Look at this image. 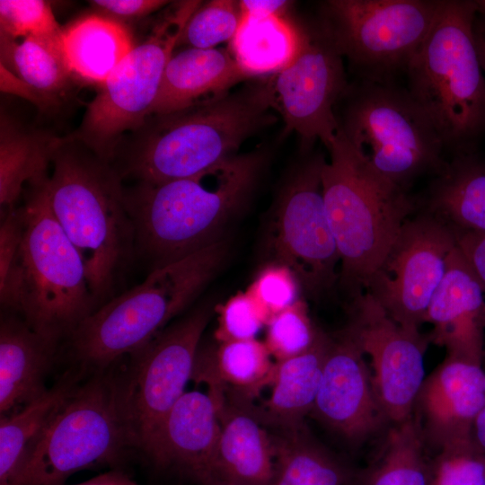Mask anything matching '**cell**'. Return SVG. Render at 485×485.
Masks as SVG:
<instances>
[{"label":"cell","instance_id":"1","mask_svg":"<svg viewBox=\"0 0 485 485\" xmlns=\"http://www.w3.org/2000/svg\"><path fill=\"white\" fill-rule=\"evenodd\" d=\"M264 164L260 151L237 154L195 177L124 189L136 248L154 269L224 240Z\"/></svg>","mask_w":485,"mask_h":485},{"label":"cell","instance_id":"2","mask_svg":"<svg viewBox=\"0 0 485 485\" xmlns=\"http://www.w3.org/2000/svg\"><path fill=\"white\" fill-rule=\"evenodd\" d=\"M46 181L49 205L79 253L97 304L111 292L136 248L119 174L82 143L59 139Z\"/></svg>","mask_w":485,"mask_h":485},{"label":"cell","instance_id":"3","mask_svg":"<svg viewBox=\"0 0 485 485\" xmlns=\"http://www.w3.org/2000/svg\"><path fill=\"white\" fill-rule=\"evenodd\" d=\"M266 82L146 120L125 173L160 183L195 177L237 154L241 145L276 122Z\"/></svg>","mask_w":485,"mask_h":485},{"label":"cell","instance_id":"4","mask_svg":"<svg viewBox=\"0 0 485 485\" xmlns=\"http://www.w3.org/2000/svg\"><path fill=\"white\" fill-rule=\"evenodd\" d=\"M322 172L325 209L340 257L339 284L349 300L365 292L417 198L377 173L340 131Z\"/></svg>","mask_w":485,"mask_h":485},{"label":"cell","instance_id":"5","mask_svg":"<svg viewBox=\"0 0 485 485\" xmlns=\"http://www.w3.org/2000/svg\"><path fill=\"white\" fill-rule=\"evenodd\" d=\"M227 252L224 239L154 269L142 283L106 301L68 338L74 357L82 367L97 372L146 347L211 281Z\"/></svg>","mask_w":485,"mask_h":485},{"label":"cell","instance_id":"6","mask_svg":"<svg viewBox=\"0 0 485 485\" xmlns=\"http://www.w3.org/2000/svg\"><path fill=\"white\" fill-rule=\"evenodd\" d=\"M475 1L445 0L410 60L405 87L452 156L485 133V75L473 35Z\"/></svg>","mask_w":485,"mask_h":485},{"label":"cell","instance_id":"7","mask_svg":"<svg viewBox=\"0 0 485 485\" xmlns=\"http://www.w3.org/2000/svg\"><path fill=\"white\" fill-rule=\"evenodd\" d=\"M344 96L340 129L377 173L410 191L419 178L440 172L442 140L405 87L360 81Z\"/></svg>","mask_w":485,"mask_h":485},{"label":"cell","instance_id":"8","mask_svg":"<svg viewBox=\"0 0 485 485\" xmlns=\"http://www.w3.org/2000/svg\"><path fill=\"white\" fill-rule=\"evenodd\" d=\"M46 181L22 206V295L19 314L57 342L97 309L83 260L54 216Z\"/></svg>","mask_w":485,"mask_h":485},{"label":"cell","instance_id":"9","mask_svg":"<svg viewBox=\"0 0 485 485\" xmlns=\"http://www.w3.org/2000/svg\"><path fill=\"white\" fill-rule=\"evenodd\" d=\"M129 448L118 373L111 367L93 372L75 386L45 429L22 485H64L79 471L119 462Z\"/></svg>","mask_w":485,"mask_h":485},{"label":"cell","instance_id":"10","mask_svg":"<svg viewBox=\"0 0 485 485\" xmlns=\"http://www.w3.org/2000/svg\"><path fill=\"white\" fill-rule=\"evenodd\" d=\"M445 0H329L322 25L361 81L394 84L406 69Z\"/></svg>","mask_w":485,"mask_h":485},{"label":"cell","instance_id":"11","mask_svg":"<svg viewBox=\"0 0 485 485\" xmlns=\"http://www.w3.org/2000/svg\"><path fill=\"white\" fill-rule=\"evenodd\" d=\"M200 1L177 3L149 36L114 68L88 104L77 131L70 137L109 161L119 137L142 128L155 101L165 66L184 27Z\"/></svg>","mask_w":485,"mask_h":485},{"label":"cell","instance_id":"12","mask_svg":"<svg viewBox=\"0 0 485 485\" xmlns=\"http://www.w3.org/2000/svg\"><path fill=\"white\" fill-rule=\"evenodd\" d=\"M215 308L202 304L130 355L118 373L123 418L133 448L154 455L163 422L191 380L203 332Z\"/></svg>","mask_w":485,"mask_h":485},{"label":"cell","instance_id":"13","mask_svg":"<svg viewBox=\"0 0 485 485\" xmlns=\"http://www.w3.org/2000/svg\"><path fill=\"white\" fill-rule=\"evenodd\" d=\"M314 155L297 166L279 190L262 241L266 263L289 268L302 291L320 298L339 284L340 257L325 209L322 172Z\"/></svg>","mask_w":485,"mask_h":485},{"label":"cell","instance_id":"14","mask_svg":"<svg viewBox=\"0 0 485 485\" xmlns=\"http://www.w3.org/2000/svg\"><path fill=\"white\" fill-rule=\"evenodd\" d=\"M455 247L450 227L417 210L401 226L365 292L397 323L420 331Z\"/></svg>","mask_w":485,"mask_h":485},{"label":"cell","instance_id":"15","mask_svg":"<svg viewBox=\"0 0 485 485\" xmlns=\"http://www.w3.org/2000/svg\"><path fill=\"white\" fill-rule=\"evenodd\" d=\"M266 84L271 108L284 120V134L296 133L304 148L316 140L327 149L331 146L340 132L335 105L348 84L343 57L322 24L302 28L297 55Z\"/></svg>","mask_w":485,"mask_h":485},{"label":"cell","instance_id":"16","mask_svg":"<svg viewBox=\"0 0 485 485\" xmlns=\"http://www.w3.org/2000/svg\"><path fill=\"white\" fill-rule=\"evenodd\" d=\"M348 313L346 326L369 358L375 392L389 424L410 419L426 377L428 335L397 323L366 292L349 300Z\"/></svg>","mask_w":485,"mask_h":485},{"label":"cell","instance_id":"17","mask_svg":"<svg viewBox=\"0 0 485 485\" xmlns=\"http://www.w3.org/2000/svg\"><path fill=\"white\" fill-rule=\"evenodd\" d=\"M312 414L355 445L390 426L377 400L369 365L347 326L331 335Z\"/></svg>","mask_w":485,"mask_h":485},{"label":"cell","instance_id":"18","mask_svg":"<svg viewBox=\"0 0 485 485\" xmlns=\"http://www.w3.org/2000/svg\"><path fill=\"white\" fill-rule=\"evenodd\" d=\"M485 402L482 365L445 356L426 375L411 418L427 448L472 440L474 420Z\"/></svg>","mask_w":485,"mask_h":485},{"label":"cell","instance_id":"19","mask_svg":"<svg viewBox=\"0 0 485 485\" xmlns=\"http://www.w3.org/2000/svg\"><path fill=\"white\" fill-rule=\"evenodd\" d=\"M432 325L429 342L450 356L482 365L485 292L456 247L428 305L425 323Z\"/></svg>","mask_w":485,"mask_h":485},{"label":"cell","instance_id":"20","mask_svg":"<svg viewBox=\"0 0 485 485\" xmlns=\"http://www.w3.org/2000/svg\"><path fill=\"white\" fill-rule=\"evenodd\" d=\"M207 392L216 402L220 420L214 481L272 485L273 437L264 428L252 401L216 388L208 389Z\"/></svg>","mask_w":485,"mask_h":485},{"label":"cell","instance_id":"21","mask_svg":"<svg viewBox=\"0 0 485 485\" xmlns=\"http://www.w3.org/2000/svg\"><path fill=\"white\" fill-rule=\"evenodd\" d=\"M219 432L215 399L208 392H185L166 416L151 461L181 472L198 485H210Z\"/></svg>","mask_w":485,"mask_h":485},{"label":"cell","instance_id":"22","mask_svg":"<svg viewBox=\"0 0 485 485\" xmlns=\"http://www.w3.org/2000/svg\"><path fill=\"white\" fill-rule=\"evenodd\" d=\"M250 78L230 49L187 48L170 57L150 117L219 98Z\"/></svg>","mask_w":485,"mask_h":485},{"label":"cell","instance_id":"23","mask_svg":"<svg viewBox=\"0 0 485 485\" xmlns=\"http://www.w3.org/2000/svg\"><path fill=\"white\" fill-rule=\"evenodd\" d=\"M58 342L33 330L22 317H1L0 414L13 413L41 397Z\"/></svg>","mask_w":485,"mask_h":485},{"label":"cell","instance_id":"24","mask_svg":"<svg viewBox=\"0 0 485 485\" xmlns=\"http://www.w3.org/2000/svg\"><path fill=\"white\" fill-rule=\"evenodd\" d=\"M417 206L454 234L485 232V156L473 151L452 156Z\"/></svg>","mask_w":485,"mask_h":485},{"label":"cell","instance_id":"25","mask_svg":"<svg viewBox=\"0 0 485 485\" xmlns=\"http://www.w3.org/2000/svg\"><path fill=\"white\" fill-rule=\"evenodd\" d=\"M331 340V335L319 328L307 350L275 362L270 396L263 410L258 409L264 424L282 431L304 426V419L315 404Z\"/></svg>","mask_w":485,"mask_h":485},{"label":"cell","instance_id":"26","mask_svg":"<svg viewBox=\"0 0 485 485\" xmlns=\"http://www.w3.org/2000/svg\"><path fill=\"white\" fill-rule=\"evenodd\" d=\"M271 357L265 343L256 339L199 346L191 379L252 401L271 384Z\"/></svg>","mask_w":485,"mask_h":485},{"label":"cell","instance_id":"27","mask_svg":"<svg viewBox=\"0 0 485 485\" xmlns=\"http://www.w3.org/2000/svg\"><path fill=\"white\" fill-rule=\"evenodd\" d=\"M76 385L72 378L62 380L38 400L1 416L0 485H22L33 450Z\"/></svg>","mask_w":485,"mask_h":485},{"label":"cell","instance_id":"28","mask_svg":"<svg viewBox=\"0 0 485 485\" xmlns=\"http://www.w3.org/2000/svg\"><path fill=\"white\" fill-rule=\"evenodd\" d=\"M73 75L101 85L134 48L128 29L108 16L91 14L63 31Z\"/></svg>","mask_w":485,"mask_h":485},{"label":"cell","instance_id":"29","mask_svg":"<svg viewBox=\"0 0 485 485\" xmlns=\"http://www.w3.org/2000/svg\"><path fill=\"white\" fill-rule=\"evenodd\" d=\"M59 139L25 129L2 113L0 126L1 216L14 209L25 183L48 180Z\"/></svg>","mask_w":485,"mask_h":485},{"label":"cell","instance_id":"30","mask_svg":"<svg viewBox=\"0 0 485 485\" xmlns=\"http://www.w3.org/2000/svg\"><path fill=\"white\" fill-rule=\"evenodd\" d=\"M273 443L272 485H360L361 473L313 438L304 426L282 431Z\"/></svg>","mask_w":485,"mask_h":485},{"label":"cell","instance_id":"31","mask_svg":"<svg viewBox=\"0 0 485 485\" xmlns=\"http://www.w3.org/2000/svg\"><path fill=\"white\" fill-rule=\"evenodd\" d=\"M302 28L285 14H242L240 26L230 41V51L251 78L273 75L288 66L301 46Z\"/></svg>","mask_w":485,"mask_h":485},{"label":"cell","instance_id":"32","mask_svg":"<svg viewBox=\"0 0 485 485\" xmlns=\"http://www.w3.org/2000/svg\"><path fill=\"white\" fill-rule=\"evenodd\" d=\"M0 65L31 86L45 105L63 92L73 75L63 30L29 36L21 41L0 33Z\"/></svg>","mask_w":485,"mask_h":485},{"label":"cell","instance_id":"33","mask_svg":"<svg viewBox=\"0 0 485 485\" xmlns=\"http://www.w3.org/2000/svg\"><path fill=\"white\" fill-rule=\"evenodd\" d=\"M374 465L360 485H430L431 459L412 418L390 425Z\"/></svg>","mask_w":485,"mask_h":485},{"label":"cell","instance_id":"34","mask_svg":"<svg viewBox=\"0 0 485 485\" xmlns=\"http://www.w3.org/2000/svg\"><path fill=\"white\" fill-rule=\"evenodd\" d=\"M241 21L238 1L212 0L200 4L187 22L178 46L214 48L233 40Z\"/></svg>","mask_w":485,"mask_h":485},{"label":"cell","instance_id":"35","mask_svg":"<svg viewBox=\"0 0 485 485\" xmlns=\"http://www.w3.org/2000/svg\"><path fill=\"white\" fill-rule=\"evenodd\" d=\"M22 207L1 216L0 302L4 309L18 314L22 295Z\"/></svg>","mask_w":485,"mask_h":485},{"label":"cell","instance_id":"36","mask_svg":"<svg viewBox=\"0 0 485 485\" xmlns=\"http://www.w3.org/2000/svg\"><path fill=\"white\" fill-rule=\"evenodd\" d=\"M266 327L264 343L276 361L307 350L319 331L309 316L306 303L301 298L272 317Z\"/></svg>","mask_w":485,"mask_h":485},{"label":"cell","instance_id":"37","mask_svg":"<svg viewBox=\"0 0 485 485\" xmlns=\"http://www.w3.org/2000/svg\"><path fill=\"white\" fill-rule=\"evenodd\" d=\"M300 292V283L293 271L278 263H265L246 290L266 324L299 300Z\"/></svg>","mask_w":485,"mask_h":485},{"label":"cell","instance_id":"38","mask_svg":"<svg viewBox=\"0 0 485 485\" xmlns=\"http://www.w3.org/2000/svg\"><path fill=\"white\" fill-rule=\"evenodd\" d=\"M430 485H485V455L472 440L442 448L431 459Z\"/></svg>","mask_w":485,"mask_h":485},{"label":"cell","instance_id":"39","mask_svg":"<svg viewBox=\"0 0 485 485\" xmlns=\"http://www.w3.org/2000/svg\"><path fill=\"white\" fill-rule=\"evenodd\" d=\"M48 2L1 0L0 33L13 39L61 31Z\"/></svg>","mask_w":485,"mask_h":485},{"label":"cell","instance_id":"40","mask_svg":"<svg viewBox=\"0 0 485 485\" xmlns=\"http://www.w3.org/2000/svg\"><path fill=\"white\" fill-rule=\"evenodd\" d=\"M217 326L215 339L217 343L256 339L266 322L250 295L239 292L224 304L215 307Z\"/></svg>","mask_w":485,"mask_h":485},{"label":"cell","instance_id":"41","mask_svg":"<svg viewBox=\"0 0 485 485\" xmlns=\"http://www.w3.org/2000/svg\"><path fill=\"white\" fill-rule=\"evenodd\" d=\"M90 3L108 17L116 20L140 18L169 4L163 0H94Z\"/></svg>","mask_w":485,"mask_h":485},{"label":"cell","instance_id":"42","mask_svg":"<svg viewBox=\"0 0 485 485\" xmlns=\"http://www.w3.org/2000/svg\"><path fill=\"white\" fill-rule=\"evenodd\" d=\"M459 251L485 292V232L455 234Z\"/></svg>","mask_w":485,"mask_h":485},{"label":"cell","instance_id":"43","mask_svg":"<svg viewBox=\"0 0 485 485\" xmlns=\"http://www.w3.org/2000/svg\"><path fill=\"white\" fill-rule=\"evenodd\" d=\"M238 3L242 14L249 16L285 14L290 4L284 0H242Z\"/></svg>","mask_w":485,"mask_h":485},{"label":"cell","instance_id":"44","mask_svg":"<svg viewBox=\"0 0 485 485\" xmlns=\"http://www.w3.org/2000/svg\"><path fill=\"white\" fill-rule=\"evenodd\" d=\"M1 91L16 94L38 105H45L43 100L27 84L1 66Z\"/></svg>","mask_w":485,"mask_h":485},{"label":"cell","instance_id":"45","mask_svg":"<svg viewBox=\"0 0 485 485\" xmlns=\"http://www.w3.org/2000/svg\"><path fill=\"white\" fill-rule=\"evenodd\" d=\"M75 485H141L119 471H111Z\"/></svg>","mask_w":485,"mask_h":485},{"label":"cell","instance_id":"46","mask_svg":"<svg viewBox=\"0 0 485 485\" xmlns=\"http://www.w3.org/2000/svg\"><path fill=\"white\" fill-rule=\"evenodd\" d=\"M473 35L480 63L485 75V15L477 13Z\"/></svg>","mask_w":485,"mask_h":485},{"label":"cell","instance_id":"47","mask_svg":"<svg viewBox=\"0 0 485 485\" xmlns=\"http://www.w3.org/2000/svg\"><path fill=\"white\" fill-rule=\"evenodd\" d=\"M472 441L485 455V402L474 420L472 429Z\"/></svg>","mask_w":485,"mask_h":485},{"label":"cell","instance_id":"48","mask_svg":"<svg viewBox=\"0 0 485 485\" xmlns=\"http://www.w3.org/2000/svg\"><path fill=\"white\" fill-rule=\"evenodd\" d=\"M477 13L485 15V0L475 1Z\"/></svg>","mask_w":485,"mask_h":485},{"label":"cell","instance_id":"49","mask_svg":"<svg viewBox=\"0 0 485 485\" xmlns=\"http://www.w3.org/2000/svg\"><path fill=\"white\" fill-rule=\"evenodd\" d=\"M210 485H242V484L227 481L216 480Z\"/></svg>","mask_w":485,"mask_h":485},{"label":"cell","instance_id":"50","mask_svg":"<svg viewBox=\"0 0 485 485\" xmlns=\"http://www.w3.org/2000/svg\"><path fill=\"white\" fill-rule=\"evenodd\" d=\"M482 367H483V369L485 370V335H484V348H483Z\"/></svg>","mask_w":485,"mask_h":485}]
</instances>
